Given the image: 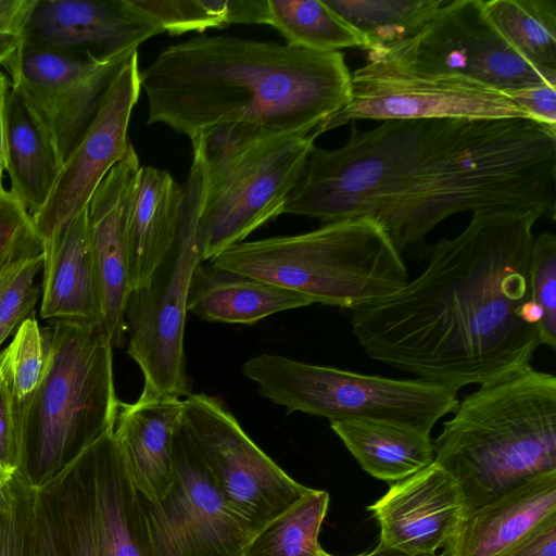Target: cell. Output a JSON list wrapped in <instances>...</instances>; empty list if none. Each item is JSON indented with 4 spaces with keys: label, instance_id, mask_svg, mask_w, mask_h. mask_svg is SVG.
<instances>
[{
    "label": "cell",
    "instance_id": "cell-10",
    "mask_svg": "<svg viewBox=\"0 0 556 556\" xmlns=\"http://www.w3.org/2000/svg\"><path fill=\"white\" fill-rule=\"evenodd\" d=\"M192 163L175 240L143 287L130 291L125 309L127 353L143 376L140 394L186 397L191 392L185 354L187 301L203 262L198 220L205 184L201 142L191 140Z\"/></svg>",
    "mask_w": 556,
    "mask_h": 556
},
{
    "label": "cell",
    "instance_id": "cell-8",
    "mask_svg": "<svg viewBox=\"0 0 556 556\" xmlns=\"http://www.w3.org/2000/svg\"><path fill=\"white\" fill-rule=\"evenodd\" d=\"M317 137L244 126H218L192 137L200 140L205 159L198 220L203 262L283 213Z\"/></svg>",
    "mask_w": 556,
    "mask_h": 556
},
{
    "label": "cell",
    "instance_id": "cell-25",
    "mask_svg": "<svg viewBox=\"0 0 556 556\" xmlns=\"http://www.w3.org/2000/svg\"><path fill=\"white\" fill-rule=\"evenodd\" d=\"M330 427L366 472L390 484L434 460L430 433L412 427L369 419L336 420Z\"/></svg>",
    "mask_w": 556,
    "mask_h": 556
},
{
    "label": "cell",
    "instance_id": "cell-16",
    "mask_svg": "<svg viewBox=\"0 0 556 556\" xmlns=\"http://www.w3.org/2000/svg\"><path fill=\"white\" fill-rule=\"evenodd\" d=\"M140 91L135 51L111 80L91 122L62 164L48 201L31 216L43 244L87 207L103 178L134 149L127 131Z\"/></svg>",
    "mask_w": 556,
    "mask_h": 556
},
{
    "label": "cell",
    "instance_id": "cell-17",
    "mask_svg": "<svg viewBox=\"0 0 556 556\" xmlns=\"http://www.w3.org/2000/svg\"><path fill=\"white\" fill-rule=\"evenodd\" d=\"M163 33L131 0H37L25 47L110 55L135 51Z\"/></svg>",
    "mask_w": 556,
    "mask_h": 556
},
{
    "label": "cell",
    "instance_id": "cell-19",
    "mask_svg": "<svg viewBox=\"0 0 556 556\" xmlns=\"http://www.w3.org/2000/svg\"><path fill=\"white\" fill-rule=\"evenodd\" d=\"M368 509L380 527L378 544L408 556L435 554L464 510L456 481L434 462L392 483Z\"/></svg>",
    "mask_w": 556,
    "mask_h": 556
},
{
    "label": "cell",
    "instance_id": "cell-38",
    "mask_svg": "<svg viewBox=\"0 0 556 556\" xmlns=\"http://www.w3.org/2000/svg\"><path fill=\"white\" fill-rule=\"evenodd\" d=\"M18 454L15 408L9 391L0 380V464L16 471Z\"/></svg>",
    "mask_w": 556,
    "mask_h": 556
},
{
    "label": "cell",
    "instance_id": "cell-1",
    "mask_svg": "<svg viewBox=\"0 0 556 556\" xmlns=\"http://www.w3.org/2000/svg\"><path fill=\"white\" fill-rule=\"evenodd\" d=\"M556 214V130L530 118H421L352 126L314 147L283 213L325 223L369 217L401 251L463 212Z\"/></svg>",
    "mask_w": 556,
    "mask_h": 556
},
{
    "label": "cell",
    "instance_id": "cell-36",
    "mask_svg": "<svg viewBox=\"0 0 556 556\" xmlns=\"http://www.w3.org/2000/svg\"><path fill=\"white\" fill-rule=\"evenodd\" d=\"M42 263L43 253L24 263L0 287V346L26 318L33 316L41 295L35 278Z\"/></svg>",
    "mask_w": 556,
    "mask_h": 556
},
{
    "label": "cell",
    "instance_id": "cell-12",
    "mask_svg": "<svg viewBox=\"0 0 556 556\" xmlns=\"http://www.w3.org/2000/svg\"><path fill=\"white\" fill-rule=\"evenodd\" d=\"M182 403V424L217 490L253 534L313 491L263 452L219 399L190 393Z\"/></svg>",
    "mask_w": 556,
    "mask_h": 556
},
{
    "label": "cell",
    "instance_id": "cell-32",
    "mask_svg": "<svg viewBox=\"0 0 556 556\" xmlns=\"http://www.w3.org/2000/svg\"><path fill=\"white\" fill-rule=\"evenodd\" d=\"M45 369L42 330L34 316H30L18 326L12 341L0 353V380L9 391L15 414L40 384Z\"/></svg>",
    "mask_w": 556,
    "mask_h": 556
},
{
    "label": "cell",
    "instance_id": "cell-13",
    "mask_svg": "<svg viewBox=\"0 0 556 556\" xmlns=\"http://www.w3.org/2000/svg\"><path fill=\"white\" fill-rule=\"evenodd\" d=\"M174 482L151 503L141 497L151 556H242L254 536L223 500L182 424L173 445Z\"/></svg>",
    "mask_w": 556,
    "mask_h": 556
},
{
    "label": "cell",
    "instance_id": "cell-39",
    "mask_svg": "<svg viewBox=\"0 0 556 556\" xmlns=\"http://www.w3.org/2000/svg\"><path fill=\"white\" fill-rule=\"evenodd\" d=\"M25 45L24 31L0 30V68L4 70L12 84L20 76Z\"/></svg>",
    "mask_w": 556,
    "mask_h": 556
},
{
    "label": "cell",
    "instance_id": "cell-18",
    "mask_svg": "<svg viewBox=\"0 0 556 556\" xmlns=\"http://www.w3.org/2000/svg\"><path fill=\"white\" fill-rule=\"evenodd\" d=\"M140 168L135 149L115 164L88 205V232L101 319L113 348L126 341L128 282L127 225Z\"/></svg>",
    "mask_w": 556,
    "mask_h": 556
},
{
    "label": "cell",
    "instance_id": "cell-4",
    "mask_svg": "<svg viewBox=\"0 0 556 556\" xmlns=\"http://www.w3.org/2000/svg\"><path fill=\"white\" fill-rule=\"evenodd\" d=\"M432 441L456 481L463 515L556 470V377L531 365L480 384Z\"/></svg>",
    "mask_w": 556,
    "mask_h": 556
},
{
    "label": "cell",
    "instance_id": "cell-35",
    "mask_svg": "<svg viewBox=\"0 0 556 556\" xmlns=\"http://www.w3.org/2000/svg\"><path fill=\"white\" fill-rule=\"evenodd\" d=\"M35 489L16 472L0 492V556H31Z\"/></svg>",
    "mask_w": 556,
    "mask_h": 556
},
{
    "label": "cell",
    "instance_id": "cell-28",
    "mask_svg": "<svg viewBox=\"0 0 556 556\" xmlns=\"http://www.w3.org/2000/svg\"><path fill=\"white\" fill-rule=\"evenodd\" d=\"M374 52L417 34L445 0H324Z\"/></svg>",
    "mask_w": 556,
    "mask_h": 556
},
{
    "label": "cell",
    "instance_id": "cell-24",
    "mask_svg": "<svg viewBox=\"0 0 556 556\" xmlns=\"http://www.w3.org/2000/svg\"><path fill=\"white\" fill-rule=\"evenodd\" d=\"M311 304L301 293L202 262L191 280L187 309L207 321L253 325Z\"/></svg>",
    "mask_w": 556,
    "mask_h": 556
},
{
    "label": "cell",
    "instance_id": "cell-2",
    "mask_svg": "<svg viewBox=\"0 0 556 556\" xmlns=\"http://www.w3.org/2000/svg\"><path fill=\"white\" fill-rule=\"evenodd\" d=\"M536 210L472 213L395 293L352 311L372 359L458 391L531 365L540 345L529 265Z\"/></svg>",
    "mask_w": 556,
    "mask_h": 556
},
{
    "label": "cell",
    "instance_id": "cell-27",
    "mask_svg": "<svg viewBox=\"0 0 556 556\" xmlns=\"http://www.w3.org/2000/svg\"><path fill=\"white\" fill-rule=\"evenodd\" d=\"M483 8L507 43L556 85V1L483 0Z\"/></svg>",
    "mask_w": 556,
    "mask_h": 556
},
{
    "label": "cell",
    "instance_id": "cell-23",
    "mask_svg": "<svg viewBox=\"0 0 556 556\" xmlns=\"http://www.w3.org/2000/svg\"><path fill=\"white\" fill-rule=\"evenodd\" d=\"M184 186L164 169L140 166L127 225L130 291L143 287L170 249L178 229Z\"/></svg>",
    "mask_w": 556,
    "mask_h": 556
},
{
    "label": "cell",
    "instance_id": "cell-14",
    "mask_svg": "<svg viewBox=\"0 0 556 556\" xmlns=\"http://www.w3.org/2000/svg\"><path fill=\"white\" fill-rule=\"evenodd\" d=\"M135 51L96 55L25 47L20 76L12 87L48 135L61 166L91 122L111 80Z\"/></svg>",
    "mask_w": 556,
    "mask_h": 556
},
{
    "label": "cell",
    "instance_id": "cell-29",
    "mask_svg": "<svg viewBox=\"0 0 556 556\" xmlns=\"http://www.w3.org/2000/svg\"><path fill=\"white\" fill-rule=\"evenodd\" d=\"M267 25L276 28L287 45L312 51L363 46L359 35L324 0H268Z\"/></svg>",
    "mask_w": 556,
    "mask_h": 556
},
{
    "label": "cell",
    "instance_id": "cell-37",
    "mask_svg": "<svg viewBox=\"0 0 556 556\" xmlns=\"http://www.w3.org/2000/svg\"><path fill=\"white\" fill-rule=\"evenodd\" d=\"M505 93L530 119L556 130V86L542 83Z\"/></svg>",
    "mask_w": 556,
    "mask_h": 556
},
{
    "label": "cell",
    "instance_id": "cell-34",
    "mask_svg": "<svg viewBox=\"0 0 556 556\" xmlns=\"http://www.w3.org/2000/svg\"><path fill=\"white\" fill-rule=\"evenodd\" d=\"M530 298L538 312L540 344L556 348V237H534L529 265Z\"/></svg>",
    "mask_w": 556,
    "mask_h": 556
},
{
    "label": "cell",
    "instance_id": "cell-33",
    "mask_svg": "<svg viewBox=\"0 0 556 556\" xmlns=\"http://www.w3.org/2000/svg\"><path fill=\"white\" fill-rule=\"evenodd\" d=\"M43 253L33 217L0 178V287L28 260Z\"/></svg>",
    "mask_w": 556,
    "mask_h": 556
},
{
    "label": "cell",
    "instance_id": "cell-3",
    "mask_svg": "<svg viewBox=\"0 0 556 556\" xmlns=\"http://www.w3.org/2000/svg\"><path fill=\"white\" fill-rule=\"evenodd\" d=\"M340 51L232 36H198L164 49L140 72L148 124L190 139L218 126L317 134L351 99Z\"/></svg>",
    "mask_w": 556,
    "mask_h": 556
},
{
    "label": "cell",
    "instance_id": "cell-44",
    "mask_svg": "<svg viewBox=\"0 0 556 556\" xmlns=\"http://www.w3.org/2000/svg\"><path fill=\"white\" fill-rule=\"evenodd\" d=\"M16 471L9 469L0 464V492L4 485L12 479Z\"/></svg>",
    "mask_w": 556,
    "mask_h": 556
},
{
    "label": "cell",
    "instance_id": "cell-42",
    "mask_svg": "<svg viewBox=\"0 0 556 556\" xmlns=\"http://www.w3.org/2000/svg\"><path fill=\"white\" fill-rule=\"evenodd\" d=\"M11 86L10 77L0 68V178L8 172L7 126Z\"/></svg>",
    "mask_w": 556,
    "mask_h": 556
},
{
    "label": "cell",
    "instance_id": "cell-30",
    "mask_svg": "<svg viewBox=\"0 0 556 556\" xmlns=\"http://www.w3.org/2000/svg\"><path fill=\"white\" fill-rule=\"evenodd\" d=\"M168 34L204 31L232 24H267L268 0H131Z\"/></svg>",
    "mask_w": 556,
    "mask_h": 556
},
{
    "label": "cell",
    "instance_id": "cell-5",
    "mask_svg": "<svg viewBox=\"0 0 556 556\" xmlns=\"http://www.w3.org/2000/svg\"><path fill=\"white\" fill-rule=\"evenodd\" d=\"M42 334L45 374L16 414V473L34 489L113 429L121 404L113 346L101 320H53Z\"/></svg>",
    "mask_w": 556,
    "mask_h": 556
},
{
    "label": "cell",
    "instance_id": "cell-40",
    "mask_svg": "<svg viewBox=\"0 0 556 556\" xmlns=\"http://www.w3.org/2000/svg\"><path fill=\"white\" fill-rule=\"evenodd\" d=\"M504 556H556V520L542 527Z\"/></svg>",
    "mask_w": 556,
    "mask_h": 556
},
{
    "label": "cell",
    "instance_id": "cell-11",
    "mask_svg": "<svg viewBox=\"0 0 556 556\" xmlns=\"http://www.w3.org/2000/svg\"><path fill=\"white\" fill-rule=\"evenodd\" d=\"M363 67L379 73L464 77L503 92L551 84L501 36L485 14L483 0H445L413 37L368 52Z\"/></svg>",
    "mask_w": 556,
    "mask_h": 556
},
{
    "label": "cell",
    "instance_id": "cell-21",
    "mask_svg": "<svg viewBox=\"0 0 556 556\" xmlns=\"http://www.w3.org/2000/svg\"><path fill=\"white\" fill-rule=\"evenodd\" d=\"M182 413L179 397L140 394L119 404L113 433L134 488L148 502L162 500L174 482L173 445Z\"/></svg>",
    "mask_w": 556,
    "mask_h": 556
},
{
    "label": "cell",
    "instance_id": "cell-6",
    "mask_svg": "<svg viewBox=\"0 0 556 556\" xmlns=\"http://www.w3.org/2000/svg\"><path fill=\"white\" fill-rule=\"evenodd\" d=\"M207 262L301 293L313 303L352 311L408 282L401 253L369 217L329 222L300 235L242 241Z\"/></svg>",
    "mask_w": 556,
    "mask_h": 556
},
{
    "label": "cell",
    "instance_id": "cell-22",
    "mask_svg": "<svg viewBox=\"0 0 556 556\" xmlns=\"http://www.w3.org/2000/svg\"><path fill=\"white\" fill-rule=\"evenodd\" d=\"M42 269L43 319L102 321L87 207L43 244Z\"/></svg>",
    "mask_w": 556,
    "mask_h": 556
},
{
    "label": "cell",
    "instance_id": "cell-9",
    "mask_svg": "<svg viewBox=\"0 0 556 556\" xmlns=\"http://www.w3.org/2000/svg\"><path fill=\"white\" fill-rule=\"evenodd\" d=\"M242 372L262 396L288 414L329 421L379 420L430 433L459 402L457 391L427 380L363 375L269 353L250 357Z\"/></svg>",
    "mask_w": 556,
    "mask_h": 556
},
{
    "label": "cell",
    "instance_id": "cell-41",
    "mask_svg": "<svg viewBox=\"0 0 556 556\" xmlns=\"http://www.w3.org/2000/svg\"><path fill=\"white\" fill-rule=\"evenodd\" d=\"M37 0H0V30L24 31Z\"/></svg>",
    "mask_w": 556,
    "mask_h": 556
},
{
    "label": "cell",
    "instance_id": "cell-20",
    "mask_svg": "<svg viewBox=\"0 0 556 556\" xmlns=\"http://www.w3.org/2000/svg\"><path fill=\"white\" fill-rule=\"evenodd\" d=\"M553 520L556 470L464 514L444 545V556H504Z\"/></svg>",
    "mask_w": 556,
    "mask_h": 556
},
{
    "label": "cell",
    "instance_id": "cell-7",
    "mask_svg": "<svg viewBox=\"0 0 556 556\" xmlns=\"http://www.w3.org/2000/svg\"><path fill=\"white\" fill-rule=\"evenodd\" d=\"M31 556H151L113 429L35 489Z\"/></svg>",
    "mask_w": 556,
    "mask_h": 556
},
{
    "label": "cell",
    "instance_id": "cell-15",
    "mask_svg": "<svg viewBox=\"0 0 556 556\" xmlns=\"http://www.w3.org/2000/svg\"><path fill=\"white\" fill-rule=\"evenodd\" d=\"M529 118L503 91L456 76L352 73L351 99L326 131L356 119Z\"/></svg>",
    "mask_w": 556,
    "mask_h": 556
},
{
    "label": "cell",
    "instance_id": "cell-31",
    "mask_svg": "<svg viewBox=\"0 0 556 556\" xmlns=\"http://www.w3.org/2000/svg\"><path fill=\"white\" fill-rule=\"evenodd\" d=\"M328 506L329 493L313 489L254 534L242 556H320L318 535Z\"/></svg>",
    "mask_w": 556,
    "mask_h": 556
},
{
    "label": "cell",
    "instance_id": "cell-26",
    "mask_svg": "<svg viewBox=\"0 0 556 556\" xmlns=\"http://www.w3.org/2000/svg\"><path fill=\"white\" fill-rule=\"evenodd\" d=\"M7 150L10 191L33 216L48 201L61 163L48 135L12 86L8 104Z\"/></svg>",
    "mask_w": 556,
    "mask_h": 556
},
{
    "label": "cell",
    "instance_id": "cell-43",
    "mask_svg": "<svg viewBox=\"0 0 556 556\" xmlns=\"http://www.w3.org/2000/svg\"><path fill=\"white\" fill-rule=\"evenodd\" d=\"M320 556H334V555L328 554L326 551H324ZM355 556H408V555L378 544L374 549L363 553V554L355 555ZM419 556H440V555L432 554V555H419Z\"/></svg>",
    "mask_w": 556,
    "mask_h": 556
}]
</instances>
